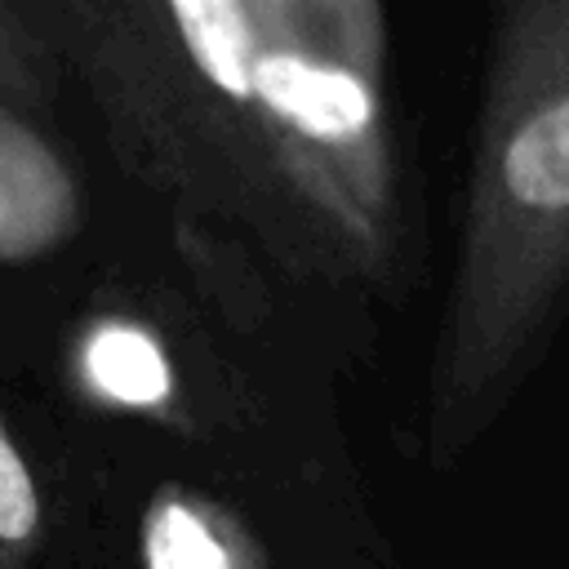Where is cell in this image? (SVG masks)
<instances>
[{
    "instance_id": "obj_1",
    "label": "cell",
    "mask_w": 569,
    "mask_h": 569,
    "mask_svg": "<svg viewBox=\"0 0 569 569\" xmlns=\"http://www.w3.org/2000/svg\"><path fill=\"white\" fill-rule=\"evenodd\" d=\"M116 160L182 222L320 284L400 253L387 18L373 0L44 4Z\"/></svg>"
},
{
    "instance_id": "obj_2",
    "label": "cell",
    "mask_w": 569,
    "mask_h": 569,
    "mask_svg": "<svg viewBox=\"0 0 569 569\" xmlns=\"http://www.w3.org/2000/svg\"><path fill=\"white\" fill-rule=\"evenodd\" d=\"M569 298V0L493 13L458 253L427 369V462L453 467L520 391Z\"/></svg>"
},
{
    "instance_id": "obj_3",
    "label": "cell",
    "mask_w": 569,
    "mask_h": 569,
    "mask_svg": "<svg viewBox=\"0 0 569 569\" xmlns=\"http://www.w3.org/2000/svg\"><path fill=\"white\" fill-rule=\"evenodd\" d=\"M18 178L36 187H67L58 160L22 129L18 111L0 102V253H27L58 236V227L18 204Z\"/></svg>"
},
{
    "instance_id": "obj_4",
    "label": "cell",
    "mask_w": 569,
    "mask_h": 569,
    "mask_svg": "<svg viewBox=\"0 0 569 569\" xmlns=\"http://www.w3.org/2000/svg\"><path fill=\"white\" fill-rule=\"evenodd\" d=\"M44 542V493L0 409V569H31Z\"/></svg>"
},
{
    "instance_id": "obj_5",
    "label": "cell",
    "mask_w": 569,
    "mask_h": 569,
    "mask_svg": "<svg viewBox=\"0 0 569 569\" xmlns=\"http://www.w3.org/2000/svg\"><path fill=\"white\" fill-rule=\"evenodd\" d=\"M89 369L107 396H120L129 405H147L164 396V360L133 329H102L93 338Z\"/></svg>"
}]
</instances>
